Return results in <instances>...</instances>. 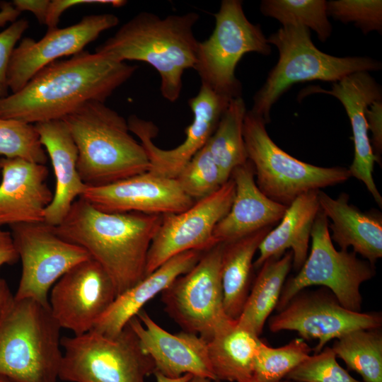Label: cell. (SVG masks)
I'll use <instances>...</instances> for the list:
<instances>
[{"mask_svg": "<svg viewBox=\"0 0 382 382\" xmlns=\"http://www.w3.org/2000/svg\"><path fill=\"white\" fill-rule=\"evenodd\" d=\"M258 336L236 323L207 341L209 362L217 381L244 382L253 378L261 342Z\"/></svg>", "mask_w": 382, "mask_h": 382, "instance_id": "obj_28", "label": "cell"}, {"mask_svg": "<svg viewBox=\"0 0 382 382\" xmlns=\"http://www.w3.org/2000/svg\"><path fill=\"white\" fill-rule=\"evenodd\" d=\"M265 124L263 118L247 110L243 136L255 183L270 199L288 207L305 192L335 185L350 178L348 168L316 166L288 154L270 138Z\"/></svg>", "mask_w": 382, "mask_h": 382, "instance_id": "obj_7", "label": "cell"}, {"mask_svg": "<svg viewBox=\"0 0 382 382\" xmlns=\"http://www.w3.org/2000/svg\"><path fill=\"white\" fill-rule=\"evenodd\" d=\"M244 382H259V381L252 378L250 380H248V381H244ZM279 382H295V381L286 380V381H280Z\"/></svg>", "mask_w": 382, "mask_h": 382, "instance_id": "obj_48", "label": "cell"}, {"mask_svg": "<svg viewBox=\"0 0 382 382\" xmlns=\"http://www.w3.org/2000/svg\"><path fill=\"white\" fill-rule=\"evenodd\" d=\"M328 219L319 210L311 232V253L296 276L284 284L277 311L299 292L310 286L329 289L345 308L361 311V285L376 274L374 265L357 257L354 251L337 250L331 240Z\"/></svg>", "mask_w": 382, "mask_h": 382, "instance_id": "obj_10", "label": "cell"}, {"mask_svg": "<svg viewBox=\"0 0 382 382\" xmlns=\"http://www.w3.org/2000/svg\"><path fill=\"white\" fill-rule=\"evenodd\" d=\"M13 299L7 282L0 278V321Z\"/></svg>", "mask_w": 382, "mask_h": 382, "instance_id": "obj_44", "label": "cell"}, {"mask_svg": "<svg viewBox=\"0 0 382 382\" xmlns=\"http://www.w3.org/2000/svg\"><path fill=\"white\" fill-rule=\"evenodd\" d=\"M175 179L183 192L195 201L213 194L226 182L205 145Z\"/></svg>", "mask_w": 382, "mask_h": 382, "instance_id": "obj_34", "label": "cell"}, {"mask_svg": "<svg viewBox=\"0 0 382 382\" xmlns=\"http://www.w3.org/2000/svg\"><path fill=\"white\" fill-rule=\"evenodd\" d=\"M313 89L314 92L335 97L344 106L351 123L354 144V160L348 168L350 177L363 182L381 207L382 197L373 178L374 164L380 162L372 150L365 116L367 108L375 100L382 99L380 85L368 71H359L334 82L331 90Z\"/></svg>", "mask_w": 382, "mask_h": 382, "instance_id": "obj_20", "label": "cell"}, {"mask_svg": "<svg viewBox=\"0 0 382 382\" xmlns=\"http://www.w3.org/2000/svg\"><path fill=\"white\" fill-rule=\"evenodd\" d=\"M59 379L66 382H146L155 365L127 323L116 336L91 330L62 337Z\"/></svg>", "mask_w": 382, "mask_h": 382, "instance_id": "obj_8", "label": "cell"}, {"mask_svg": "<svg viewBox=\"0 0 382 382\" xmlns=\"http://www.w3.org/2000/svg\"><path fill=\"white\" fill-rule=\"evenodd\" d=\"M117 293L102 266L92 258L74 265L51 289V313L61 328L74 335L91 331L109 308Z\"/></svg>", "mask_w": 382, "mask_h": 382, "instance_id": "obj_15", "label": "cell"}, {"mask_svg": "<svg viewBox=\"0 0 382 382\" xmlns=\"http://www.w3.org/2000/svg\"><path fill=\"white\" fill-rule=\"evenodd\" d=\"M268 325L272 332L294 330L303 340H318L313 349L318 353L328 342L350 331L381 328L382 316L379 312L349 311L325 288L301 291L270 318Z\"/></svg>", "mask_w": 382, "mask_h": 382, "instance_id": "obj_13", "label": "cell"}, {"mask_svg": "<svg viewBox=\"0 0 382 382\" xmlns=\"http://www.w3.org/2000/svg\"><path fill=\"white\" fill-rule=\"evenodd\" d=\"M318 190L299 195L287 207L279 224L267 233L260 244L254 268L259 269L267 259L280 257L290 249L292 267L297 272L301 269L308 256L311 232L320 210Z\"/></svg>", "mask_w": 382, "mask_h": 382, "instance_id": "obj_26", "label": "cell"}, {"mask_svg": "<svg viewBox=\"0 0 382 382\" xmlns=\"http://www.w3.org/2000/svg\"><path fill=\"white\" fill-rule=\"evenodd\" d=\"M279 54L276 66L255 94L250 110L270 122L274 103L292 85L313 80L336 82L359 71H377L381 62L369 57H337L319 50L311 39L310 30L301 25L282 26L267 38Z\"/></svg>", "mask_w": 382, "mask_h": 382, "instance_id": "obj_6", "label": "cell"}, {"mask_svg": "<svg viewBox=\"0 0 382 382\" xmlns=\"http://www.w3.org/2000/svg\"><path fill=\"white\" fill-rule=\"evenodd\" d=\"M34 125L51 161L56 180L53 199L45 209L44 222L57 226L87 186L79 174L77 149L64 121L52 120Z\"/></svg>", "mask_w": 382, "mask_h": 382, "instance_id": "obj_23", "label": "cell"}, {"mask_svg": "<svg viewBox=\"0 0 382 382\" xmlns=\"http://www.w3.org/2000/svg\"><path fill=\"white\" fill-rule=\"evenodd\" d=\"M119 21L112 13L91 14L68 27L47 29L38 40L23 38L11 57L7 76L9 90L17 92L44 67L62 57L83 52L102 33L117 25Z\"/></svg>", "mask_w": 382, "mask_h": 382, "instance_id": "obj_17", "label": "cell"}, {"mask_svg": "<svg viewBox=\"0 0 382 382\" xmlns=\"http://www.w3.org/2000/svg\"><path fill=\"white\" fill-rule=\"evenodd\" d=\"M330 347L309 355L290 371L286 378L295 382H364L352 377L337 361Z\"/></svg>", "mask_w": 382, "mask_h": 382, "instance_id": "obj_36", "label": "cell"}, {"mask_svg": "<svg viewBox=\"0 0 382 382\" xmlns=\"http://www.w3.org/2000/svg\"><path fill=\"white\" fill-rule=\"evenodd\" d=\"M365 116L369 130L372 133L370 140L374 155L381 163L382 152V99L373 102L366 110Z\"/></svg>", "mask_w": 382, "mask_h": 382, "instance_id": "obj_40", "label": "cell"}, {"mask_svg": "<svg viewBox=\"0 0 382 382\" xmlns=\"http://www.w3.org/2000/svg\"><path fill=\"white\" fill-rule=\"evenodd\" d=\"M0 382H16V381L0 375Z\"/></svg>", "mask_w": 382, "mask_h": 382, "instance_id": "obj_47", "label": "cell"}, {"mask_svg": "<svg viewBox=\"0 0 382 382\" xmlns=\"http://www.w3.org/2000/svg\"><path fill=\"white\" fill-rule=\"evenodd\" d=\"M80 197L104 212L158 215L182 212L195 202L175 179L150 171L106 185L87 186Z\"/></svg>", "mask_w": 382, "mask_h": 382, "instance_id": "obj_18", "label": "cell"}, {"mask_svg": "<svg viewBox=\"0 0 382 382\" xmlns=\"http://www.w3.org/2000/svg\"><path fill=\"white\" fill-rule=\"evenodd\" d=\"M246 112L244 100L233 98L205 144L226 181L236 167L248 160L243 136Z\"/></svg>", "mask_w": 382, "mask_h": 382, "instance_id": "obj_30", "label": "cell"}, {"mask_svg": "<svg viewBox=\"0 0 382 382\" xmlns=\"http://www.w3.org/2000/svg\"><path fill=\"white\" fill-rule=\"evenodd\" d=\"M230 178L235 183V195L229 212L214 228L213 236L216 243H229L272 227L282 219L287 208L260 190L249 160L236 167Z\"/></svg>", "mask_w": 382, "mask_h": 382, "instance_id": "obj_22", "label": "cell"}, {"mask_svg": "<svg viewBox=\"0 0 382 382\" xmlns=\"http://www.w3.org/2000/svg\"><path fill=\"white\" fill-rule=\"evenodd\" d=\"M327 13L342 23H354L364 34L382 30L381 0L330 1Z\"/></svg>", "mask_w": 382, "mask_h": 382, "instance_id": "obj_37", "label": "cell"}, {"mask_svg": "<svg viewBox=\"0 0 382 382\" xmlns=\"http://www.w3.org/2000/svg\"><path fill=\"white\" fill-rule=\"evenodd\" d=\"M0 155L40 164H45L48 158L34 125L1 117Z\"/></svg>", "mask_w": 382, "mask_h": 382, "instance_id": "obj_35", "label": "cell"}, {"mask_svg": "<svg viewBox=\"0 0 382 382\" xmlns=\"http://www.w3.org/2000/svg\"><path fill=\"white\" fill-rule=\"evenodd\" d=\"M78 151L77 170L88 187L149 171L150 163L127 120L105 103L89 102L62 119Z\"/></svg>", "mask_w": 382, "mask_h": 382, "instance_id": "obj_4", "label": "cell"}, {"mask_svg": "<svg viewBox=\"0 0 382 382\" xmlns=\"http://www.w3.org/2000/svg\"><path fill=\"white\" fill-rule=\"evenodd\" d=\"M127 3L121 0H52L50 1L45 24L47 29L57 27L62 15L68 9L84 4H104L120 7Z\"/></svg>", "mask_w": 382, "mask_h": 382, "instance_id": "obj_39", "label": "cell"}, {"mask_svg": "<svg viewBox=\"0 0 382 382\" xmlns=\"http://www.w3.org/2000/svg\"><path fill=\"white\" fill-rule=\"evenodd\" d=\"M156 382H187L192 376L191 374H185L178 378H168L159 372L154 371V373Z\"/></svg>", "mask_w": 382, "mask_h": 382, "instance_id": "obj_45", "label": "cell"}, {"mask_svg": "<svg viewBox=\"0 0 382 382\" xmlns=\"http://www.w3.org/2000/svg\"><path fill=\"white\" fill-rule=\"evenodd\" d=\"M224 243L204 251L196 265L161 294L165 311L183 331L208 341L236 320L224 307L221 264Z\"/></svg>", "mask_w": 382, "mask_h": 382, "instance_id": "obj_11", "label": "cell"}, {"mask_svg": "<svg viewBox=\"0 0 382 382\" xmlns=\"http://www.w3.org/2000/svg\"><path fill=\"white\" fill-rule=\"evenodd\" d=\"M128 323L142 351L152 359L155 371L173 378L191 374L216 380L209 359L207 341L198 335L183 330L170 333L144 309Z\"/></svg>", "mask_w": 382, "mask_h": 382, "instance_id": "obj_19", "label": "cell"}, {"mask_svg": "<svg viewBox=\"0 0 382 382\" xmlns=\"http://www.w3.org/2000/svg\"><path fill=\"white\" fill-rule=\"evenodd\" d=\"M291 250L280 257L267 259L250 289L237 324L260 337L265 323L278 303L286 277L292 267Z\"/></svg>", "mask_w": 382, "mask_h": 382, "instance_id": "obj_29", "label": "cell"}, {"mask_svg": "<svg viewBox=\"0 0 382 382\" xmlns=\"http://www.w3.org/2000/svg\"><path fill=\"white\" fill-rule=\"evenodd\" d=\"M234 195L235 183L230 178L217 191L185 211L163 215L148 252L146 276L178 254L204 252L217 244L214 228L229 212Z\"/></svg>", "mask_w": 382, "mask_h": 382, "instance_id": "obj_14", "label": "cell"}, {"mask_svg": "<svg viewBox=\"0 0 382 382\" xmlns=\"http://www.w3.org/2000/svg\"><path fill=\"white\" fill-rule=\"evenodd\" d=\"M261 13L277 19L282 26L301 25L316 32L318 39L326 41L332 33V25L324 0H263Z\"/></svg>", "mask_w": 382, "mask_h": 382, "instance_id": "obj_32", "label": "cell"}, {"mask_svg": "<svg viewBox=\"0 0 382 382\" xmlns=\"http://www.w3.org/2000/svg\"><path fill=\"white\" fill-rule=\"evenodd\" d=\"M199 15L195 12L161 18L141 12L125 23L99 45L96 52L115 60L142 61L152 66L161 78L163 97L173 103L180 97L183 74L194 69L199 41L193 28Z\"/></svg>", "mask_w": 382, "mask_h": 382, "instance_id": "obj_3", "label": "cell"}, {"mask_svg": "<svg viewBox=\"0 0 382 382\" xmlns=\"http://www.w3.org/2000/svg\"><path fill=\"white\" fill-rule=\"evenodd\" d=\"M349 370L364 382H382V332L378 329L350 331L336 339L331 347Z\"/></svg>", "mask_w": 382, "mask_h": 382, "instance_id": "obj_31", "label": "cell"}, {"mask_svg": "<svg viewBox=\"0 0 382 382\" xmlns=\"http://www.w3.org/2000/svg\"><path fill=\"white\" fill-rule=\"evenodd\" d=\"M231 100L201 85L197 96L189 100L193 113L192 122L185 129L184 141L172 149H162L154 143L158 129L152 122L131 115L127 120L129 129L139 138L147 154L150 163L149 171L175 179L185 165L207 144Z\"/></svg>", "mask_w": 382, "mask_h": 382, "instance_id": "obj_16", "label": "cell"}, {"mask_svg": "<svg viewBox=\"0 0 382 382\" xmlns=\"http://www.w3.org/2000/svg\"><path fill=\"white\" fill-rule=\"evenodd\" d=\"M137 66L83 51L38 71L21 90L0 99V117L28 124L62 120L83 105L105 103Z\"/></svg>", "mask_w": 382, "mask_h": 382, "instance_id": "obj_1", "label": "cell"}, {"mask_svg": "<svg viewBox=\"0 0 382 382\" xmlns=\"http://www.w3.org/2000/svg\"><path fill=\"white\" fill-rule=\"evenodd\" d=\"M272 227H267L224 243L221 264L224 307L226 315L237 320L248 296L253 257Z\"/></svg>", "mask_w": 382, "mask_h": 382, "instance_id": "obj_27", "label": "cell"}, {"mask_svg": "<svg viewBox=\"0 0 382 382\" xmlns=\"http://www.w3.org/2000/svg\"><path fill=\"white\" fill-rule=\"evenodd\" d=\"M21 13L18 11L12 2L2 1L0 2V28L11 24L18 19Z\"/></svg>", "mask_w": 382, "mask_h": 382, "instance_id": "obj_43", "label": "cell"}, {"mask_svg": "<svg viewBox=\"0 0 382 382\" xmlns=\"http://www.w3.org/2000/svg\"><path fill=\"white\" fill-rule=\"evenodd\" d=\"M28 27V21L21 18L0 32V99L9 94L7 76L11 57Z\"/></svg>", "mask_w": 382, "mask_h": 382, "instance_id": "obj_38", "label": "cell"}, {"mask_svg": "<svg viewBox=\"0 0 382 382\" xmlns=\"http://www.w3.org/2000/svg\"><path fill=\"white\" fill-rule=\"evenodd\" d=\"M204 252L188 250L167 260L135 285L117 296L91 330L109 337L117 335L148 301L161 294L177 277L191 270Z\"/></svg>", "mask_w": 382, "mask_h": 382, "instance_id": "obj_24", "label": "cell"}, {"mask_svg": "<svg viewBox=\"0 0 382 382\" xmlns=\"http://www.w3.org/2000/svg\"><path fill=\"white\" fill-rule=\"evenodd\" d=\"M162 219L158 214L104 212L79 197L53 228L102 266L118 296L146 277L148 252Z\"/></svg>", "mask_w": 382, "mask_h": 382, "instance_id": "obj_2", "label": "cell"}, {"mask_svg": "<svg viewBox=\"0 0 382 382\" xmlns=\"http://www.w3.org/2000/svg\"><path fill=\"white\" fill-rule=\"evenodd\" d=\"M22 263L16 299H30L45 306L57 280L78 263L91 258L83 248L63 239L45 222L10 226Z\"/></svg>", "mask_w": 382, "mask_h": 382, "instance_id": "obj_12", "label": "cell"}, {"mask_svg": "<svg viewBox=\"0 0 382 382\" xmlns=\"http://www.w3.org/2000/svg\"><path fill=\"white\" fill-rule=\"evenodd\" d=\"M320 210L331 220V240L342 250L352 247L371 264L382 257V217L374 212H362L349 204V196L341 193L333 199L318 190Z\"/></svg>", "mask_w": 382, "mask_h": 382, "instance_id": "obj_25", "label": "cell"}, {"mask_svg": "<svg viewBox=\"0 0 382 382\" xmlns=\"http://www.w3.org/2000/svg\"><path fill=\"white\" fill-rule=\"evenodd\" d=\"M214 16V29L199 42L194 69L201 85L231 99L241 97V84L235 75L238 62L251 52L270 54V45L260 26L246 18L241 1L223 0Z\"/></svg>", "mask_w": 382, "mask_h": 382, "instance_id": "obj_9", "label": "cell"}, {"mask_svg": "<svg viewBox=\"0 0 382 382\" xmlns=\"http://www.w3.org/2000/svg\"><path fill=\"white\" fill-rule=\"evenodd\" d=\"M61 329L50 306L13 297L0 321V375L16 382H57Z\"/></svg>", "mask_w": 382, "mask_h": 382, "instance_id": "obj_5", "label": "cell"}, {"mask_svg": "<svg viewBox=\"0 0 382 382\" xmlns=\"http://www.w3.org/2000/svg\"><path fill=\"white\" fill-rule=\"evenodd\" d=\"M0 173V227L44 222L54 194L46 182L47 166L21 158L1 157Z\"/></svg>", "mask_w": 382, "mask_h": 382, "instance_id": "obj_21", "label": "cell"}, {"mask_svg": "<svg viewBox=\"0 0 382 382\" xmlns=\"http://www.w3.org/2000/svg\"><path fill=\"white\" fill-rule=\"evenodd\" d=\"M311 351L301 338L277 348L261 341L254 361L253 378L259 382H279L305 360Z\"/></svg>", "mask_w": 382, "mask_h": 382, "instance_id": "obj_33", "label": "cell"}, {"mask_svg": "<svg viewBox=\"0 0 382 382\" xmlns=\"http://www.w3.org/2000/svg\"><path fill=\"white\" fill-rule=\"evenodd\" d=\"M187 382H221L217 380H212L205 377L195 376H192V378Z\"/></svg>", "mask_w": 382, "mask_h": 382, "instance_id": "obj_46", "label": "cell"}, {"mask_svg": "<svg viewBox=\"0 0 382 382\" xmlns=\"http://www.w3.org/2000/svg\"><path fill=\"white\" fill-rule=\"evenodd\" d=\"M49 3V0H13L12 1L18 11L21 13L30 12L41 24H45Z\"/></svg>", "mask_w": 382, "mask_h": 382, "instance_id": "obj_41", "label": "cell"}, {"mask_svg": "<svg viewBox=\"0 0 382 382\" xmlns=\"http://www.w3.org/2000/svg\"><path fill=\"white\" fill-rule=\"evenodd\" d=\"M19 260L11 233L0 227V267L13 265Z\"/></svg>", "mask_w": 382, "mask_h": 382, "instance_id": "obj_42", "label": "cell"}]
</instances>
